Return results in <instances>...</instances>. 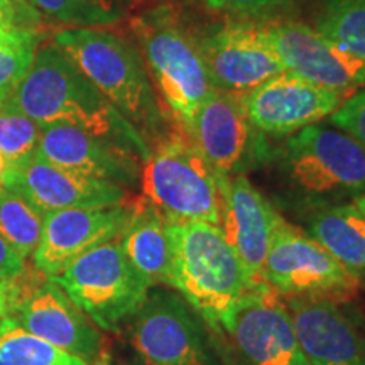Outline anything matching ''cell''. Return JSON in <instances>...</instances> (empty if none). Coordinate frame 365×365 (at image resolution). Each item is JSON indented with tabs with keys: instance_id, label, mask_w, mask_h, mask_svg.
<instances>
[{
	"instance_id": "6da1fadb",
	"label": "cell",
	"mask_w": 365,
	"mask_h": 365,
	"mask_svg": "<svg viewBox=\"0 0 365 365\" xmlns=\"http://www.w3.org/2000/svg\"><path fill=\"white\" fill-rule=\"evenodd\" d=\"M9 98L39 127L70 124L149 156L143 137L54 43L39 46Z\"/></svg>"
},
{
	"instance_id": "7a4b0ae2",
	"label": "cell",
	"mask_w": 365,
	"mask_h": 365,
	"mask_svg": "<svg viewBox=\"0 0 365 365\" xmlns=\"http://www.w3.org/2000/svg\"><path fill=\"white\" fill-rule=\"evenodd\" d=\"M170 287L195 309L212 333L250 291H259L220 225L168 222Z\"/></svg>"
},
{
	"instance_id": "3957f363",
	"label": "cell",
	"mask_w": 365,
	"mask_h": 365,
	"mask_svg": "<svg viewBox=\"0 0 365 365\" xmlns=\"http://www.w3.org/2000/svg\"><path fill=\"white\" fill-rule=\"evenodd\" d=\"M54 44L97 86L113 108L143 137L161 122L143 58L117 34L98 27H68Z\"/></svg>"
},
{
	"instance_id": "277c9868",
	"label": "cell",
	"mask_w": 365,
	"mask_h": 365,
	"mask_svg": "<svg viewBox=\"0 0 365 365\" xmlns=\"http://www.w3.org/2000/svg\"><path fill=\"white\" fill-rule=\"evenodd\" d=\"M222 178L186 132H176L149 153L140 175L144 198L168 222L223 220Z\"/></svg>"
},
{
	"instance_id": "5b68a950",
	"label": "cell",
	"mask_w": 365,
	"mask_h": 365,
	"mask_svg": "<svg viewBox=\"0 0 365 365\" xmlns=\"http://www.w3.org/2000/svg\"><path fill=\"white\" fill-rule=\"evenodd\" d=\"M49 279L56 282L100 330L112 333H120L153 287L132 266L118 239L80 255Z\"/></svg>"
},
{
	"instance_id": "8992f818",
	"label": "cell",
	"mask_w": 365,
	"mask_h": 365,
	"mask_svg": "<svg viewBox=\"0 0 365 365\" xmlns=\"http://www.w3.org/2000/svg\"><path fill=\"white\" fill-rule=\"evenodd\" d=\"M135 365H223L203 318L176 291L150 287L143 307L127 323Z\"/></svg>"
},
{
	"instance_id": "52a82bcc",
	"label": "cell",
	"mask_w": 365,
	"mask_h": 365,
	"mask_svg": "<svg viewBox=\"0 0 365 365\" xmlns=\"http://www.w3.org/2000/svg\"><path fill=\"white\" fill-rule=\"evenodd\" d=\"M132 29L159 93L181 127L215 91L198 44L186 34L168 7L135 17Z\"/></svg>"
},
{
	"instance_id": "ba28073f",
	"label": "cell",
	"mask_w": 365,
	"mask_h": 365,
	"mask_svg": "<svg viewBox=\"0 0 365 365\" xmlns=\"http://www.w3.org/2000/svg\"><path fill=\"white\" fill-rule=\"evenodd\" d=\"M262 281L282 298H322L345 303L355 298L362 281L346 271L307 230L277 218Z\"/></svg>"
},
{
	"instance_id": "9c48e42d",
	"label": "cell",
	"mask_w": 365,
	"mask_h": 365,
	"mask_svg": "<svg viewBox=\"0 0 365 365\" xmlns=\"http://www.w3.org/2000/svg\"><path fill=\"white\" fill-rule=\"evenodd\" d=\"M213 336L223 365H309L284 301L269 287L242 298Z\"/></svg>"
},
{
	"instance_id": "30bf717a",
	"label": "cell",
	"mask_w": 365,
	"mask_h": 365,
	"mask_svg": "<svg viewBox=\"0 0 365 365\" xmlns=\"http://www.w3.org/2000/svg\"><path fill=\"white\" fill-rule=\"evenodd\" d=\"M282 166L309 198L365 193V149L340 129L313 124L296 132L286 143Z\"/></svg>"
},
{
	"instance_id": "8fae6325",
	"label": "cell",
	"mask_w": 365,
	"mask_h": 365,
	"mask_svg": "<svg viewBox=\"0 0 365 365\" xmlns=\"http://www.w3.org/2000/svg\"><path fill=\"white\" fill-rule=\"evenodd\" d=\"M9 318L31 335L90 365L105 355L100 328L49 277L41 276V281L27 286L22 282Z\"/></svg>"
},
{
	"instance_id": "7c38bea8",
	"label": "cell",
	"mask_w": 365,
	"mask_h": 365,
	"mask_svg": "<svg viewBox=\"0 0 365 365\" xmlns=\"http://www.w3.org/2000/svg\"><path fill=\"white\" fill-rule=\"evenodd\" d=\"M182 130L220 176L244 175L257 161L259 130L249 120L240 95L215 88Z\"/></svg>"
},
{
	"instance_id": "4fadbf2b",
	"label": "cell",
	"mask_w": 365,
	"mask_h": 365,
	"mask_svg": "<svg viewBox=\"0 0 365 365\" xmlns=\"http://www.w3.org/2000/svg\"><path fill=\"white\" fill-rule=\"evenodd\" d=\"M341 93L301 78L293 71L272 76L266 83L240 95L249 120L262 134L289 135L318 124L339 110L349 98Z\"/></svg>"
},
{
	"instance_id": "5bb4252c",
	"label": "cell",
	"mask_w": 365,
	"mask_h": 365,
	"mask_svg": "<svg viewBox=\"0 0 365 365\" xmlns=\"http://www.w3.org/2000/svg\"><path fill=\"white\" fill-rule=\"evenodd\" d=\"M4 186L24 198L43 217L61 210L110 208L127 202L124 186L66 171L38 153L11 164Z\"/></svg>"
},
{
	"instance_id": "9a60e30c",
	"label": "cell",
	"mask_w": 365,
	"mask_h": 365,
	"mask_svg": "<svg viewBox=\"0 0 365 365\" xmlns=\"http://www.w3.org/2000/svg\"><path fill=\"white\" fill-rule=\"evenodd\" d=\"M264 34L286 66L301 78L352 95L365 86V61L328 41L303 22L262 26Z\"/></svg>"
},
{
	"instance_id": "2e32d148",
	"label": "cell",
	"mask_w": 365,
	"mask_h": 365,
	"mask_svg": "<svg viewBox=\"0 0 365 365\" xmlns=\"http://www.w3.org/2000/svg\"><path fill=\"white\" fill-rule=\"evenodd\" d=\"M217 90L245 95L272 76L287 71L264 34L262 26H222L198 44Z\"/></svg>"
},
{
	"instance_id": "e0dca14e",
	"label": "cell",
	"mask_w": 365,
	"mask_h": 365,
	"mask_svg": "<svg viewBox=\"0 0 365 365\" xmlns=\"http://www.w3.org/2000/svg\"><path fill=\"white\" fill-rule=\"evenodd\" d=\"M309 365H365V325L345 303L282 298Z\"/></svg>"
},
{
	"instance_id": "ac0fdd59",
	"label": "cell",
	"mask_w": 365,
	"mask_h": 365,
	"mask_svg": "<svg viewBox=\"0 0 365 365\" xmlns=\"http://www.w3.org/2000/svg\"><path fill=\"white\" fill-rule=\"evenodd\" d=\"M132 205L110 208L61 210L44 215L38 249L33 254L36 272L54 277L80 255L120 237Z\"/></svg>"
},
{
	"instance_id": "d6986e66",
	"label": "cell",
	"mask_w": 365,
	"mask_h": 365,
	"mask_svg": "<svg viewBox=\"0 0 365 365\" xmlns=\"http://www.w3.org/2000/svg\"><path fill=\"white\" fill-rule=\"evenodd\" d=\"M130 149L80 127L53 124L41 127L36 153L66 171L125 186L139 178V164Z\"/></svg>"
},
{
	"instance_id": "ffe728a7",
	"label": "cell",
	"mask_w": 365,
	"mask_h": 365,
	"mask_svg": "<svg viewBox=\"0 0 365 365\" xmlns=\"http://www.w3.org/2000/svg\"><path fill=\"white\" fill-rule=\"evenodd\" d=\"M223 220L227 240L239 255L257 289L267 287L262 269L279 213L247 176H223Z\"/></svg>"
},
{
	"instance_id": "44dd1931",
	"label": "cell",
	"mask_w": 365,
	"mask_h": 365,
	"mask_svg": "<svg viewBox=\"0 0 365 365\" xmlns=\"http://www.w3.org/2000/svg\"><path fill=\"white\" fill-rule=\"evenodd\" d=\"M118 242L132 266L153 287H170L171 245L168 220L145 198L130 207V217Z\"/></svg>"
},
{
	"instance_id": "7402d4cb",
	"label": "cell",
	"mask_w": 365,
	"mask_h": 365,
	"mask_svg": "<svg viewBox=\"0 0 365 365\" xmlns=\"http://www.w3.org/2000/svg\"><path fill=\"white\" fill-rule=\"evenodd\" d=\"M307 234L346 271L365 281V217L352 203L314 210L307 218Z\"/></svg>"
},
{
	"instance_id": "603a6c76",
	"label": "cell",
	"mask_w": 365,
	"mask_h": 365,
	"mask_svg": "<svg viewBox=\"0 0 365 365\" xmlns=\"http://www.w3.org/2000/svg\"><path fill=\"white\" fill-rule=\"evenodd\" d=\"M0 365H90L48 341L31 335L12 318L0 322Z\"/></svg>"
},
{
	"instance_id": "cb8c5ba5",
	"label": "cell",
	"mask_w": 365,
	"mask_h": 365,
	"mask_svg": "<svg viewBox=\"0 0 365 365\" xmlns=\"http://www.w3.org/2000/svg\"><path fill=\"white\" fill-rule=\"evenodd\" d=\"M44 217L24 198L0 186V237L22 257H33L38 249Z\"/></svg>"
},
{
	"instance_id": "d4e9b609",
	"label": "cell",
	"mask_w": 365,
	"mask_h": 365,
	"mask_svg": "<svg viewBox=\"0 0 365 365\" xmlns=\"http://www.w3.org/2000/svg\"><path fill=\"white\" fill-rule=\"evenodd\" d=\"M317 31L365 61V0H331L318 19Z\"/></svg>"
},
{
	"instance_id": "484cf974",
	"label": "cell",
	"mask_w": 365,
	"mask_h": 365,
	"mask_svg": "<svg viewBox=\"0 0 365 365\" xmlns=\"http://www.w3.org/2000/svg\"><path fill=\"white\" fill-rule=\"evenodd\" d=\"M41 127L19 110L9 95L0 103V153L9 166L33 156L38 149Z\"/></svg>"
},
{
	"instance_id": "4316f807",
	"label": "cell",
	"mask_w": 365,
	"mask_h": 365,
	"mask_svg": "<svg viewBox=\"0 0 365 365\" xmlns=\"http://www.w3.org/2000/svg\"><path fill=\"white\" fill-rule=\"evenodd\" d=\"M43 17L70 27H100L117 22L110 0H31Z\"/></svg>"
},
{
	"instance_id": "83f0119b",
	"label": "cell",
	"mask_w": 365,
	"mask_h": 365,
	"mask_svg": "<svg viewBox=\"0 0 365 365\" xmlns=\"http://www.w3.org/2000/svg\"><path fill=\"white\" fill-rule=\"evenodd\" d=\"M43 38L0 46V98H6L19 85L33 63Z\"/></svg>"
},
{
	"instance_id": "f1b7e54d",
	"label": "cell",
	"mask_w": 365,
	"mask_h": 365,
	"mask_svg": "<svg viewBox=\"0 0 365 365\" xmlns=\"http://www.w3.org/2000/svg\"><path fill=\"white\" fill-rule=\"evenodd\" d=\"M330 122L333 127L352 135L365 149V86L354 91L339 110L331 113Z\"/></svg>"
},
{
	"instance_id": "f546056e",
	"label": "cell",
	"mask_w": 365,
	"mask_h": 365,
	"mask_svg": "<svg viewBox=\"0 0 365 365\" xmlns=\"http://www.w3.org/2000/svg\"><path fill=\"white\" fill-rule=\"evenodd\" d=\"M215 11L230 14H261L269 9L279 7L289 0H205Z\"/></svg>"
},
{
	"instance_id": "4dcf8cb0",
	"label": "cell",
	"mask_w": 365,
	"mask_h": 365,
	"mask_svg": "<svg viewBox=\"0 0 365 365\" xmlns=\"http://www.w3.org/2000/svg\"><path fill=\"white\" fill-rule=\"evenodd\" d=\"M26 274V259L0 237V282L16 281Z\"/></svg>"
},
{
	"instance_id": "1f68e13d",
	"label": "cell",
	"mask_w": 365,
	"mask_h": 365,
	"mask_svg": "<svg viewBox=\"0 0 365 365\" xmlns=\"http://www.w3.org/2000/svg\"><path fill=\"white\" fill-rule=\"evenodd\" d=\"M7 2L11 4L14 12H16L17 24H19L21 29L41 33L43 16H41V12L33 6L31 0H7Z\"/></svg>"
},
{
	"instance_id": "d6a6232c",
	"label": "cell",
	"mask_w": 365,
	"mask_h": 365,
	"mask_svg": "<svg viewBox=\"0 0 365 365\" xmlns=\"http://www.w3.org/2000/svg\"><path fill=\"white\" fill-rule=\"evenodd\" d=\"M24 277V276H22ZM22 277L16 281H2L0 282V322L9 317L14 307L17 294H19L22 286Z\"/></svg>"
},
{
	"instance_id": "836d02e7",
	"label": "cell",
	"mask_w": 365,
	"mask_h": 365,
	"mask_svg": "<svg viewBox=\"0 0 365 365\" xmlns=\"http://www.w3.org/2000/svg\"><path fill=\"white\" fill-rule=\"evenodd\" d=\"M0 26L19 27V24H17L16 12H14L12 6L7 2V0H0Z\"/></svg>"
},
{
	"instance_id": "e575fe53",
	"label": "cell",
	"mask_w": 365,
	"mask_h": 365,
	"mask_svg": "<svg viewBox=\"0 0 365 365\" xmlns=\"http://www.w3.org/2000/svg\"><path fill=\"white\" fill-rule=\"evenodd\" d=\"M352 205H354V207L357 208L359 212L362 213V215L365 217V193L359 195V196H355V198H354V202H352Z\"/></svg>"
},
{
	"instance_id": "d590c367",
	"label": "cell",
	"mask_w": 365,
	"mask_h": 365,
	"mask_svg": "<svg viewBox=\"0 0 365 365\" xmlns=\"http://www.w3.org/2000/svg\"><path fill=\"white\" fill-rule=\"evenodd\" d=\"M7 170H9L7 159L4 158L2 153H0V185H2V186H4V178H6Z\"/></svg>"
},
{
	"instance_id": "8d00e7d4",
	"label": "cell",
	"mask_w": 365,
	"mask_h": 365,
	"mask_svg": "<svg viewBox=\"0 0 365 365\" xmlns=\"http://www.w3.org/2000/svg\"><path fill=\"white\" fill-rule=\"evenodd\" d=\"M95 365H117V364H113V362H112V360L107 357V355H103V357H102V359H100V360H98V362H97V364H95Z\"/></svg>"
},
{
	"instance_id": "74e56055",
	"label": "cell",
	"mask_w": 365,
	"mask_h": 365,
	"mask_svg": "<svg viewBox=\"0 0 365 365\" xmlns=\"http://www.w3.org/2000/svg\"><path fill=\"white\" fill-rule=\"evenodd\" d=\"M2 100H4V98H0V103H2Z\"/></svg>"
},
{
	"instance_id": "f35d334b",
	"label": "cell",
	"mask_w": 365,
	"mask_h": 365,
	"mask_svg": "<svg viewBox=\"0 0 365 365\" xmlns=\"http://www.w3.org/2000/svg\"><path fill=\"white\" fill-rule=\"evenodd\" d=\"M0 186H2V185H0Z\"/></svg>"
}]
</instances>
